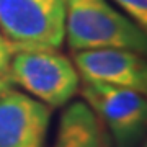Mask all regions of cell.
<instances>
[{
    "label": "cell",
    "mask_w": 147,
    "mask_h": 147,
    "mask_svg": "<svg viewBox=\"0 0 147 147\" xmlns=\"http://www.w3.org/2000/svg\"><path fill=\"white\" fill-rule=\"evenodd\" d=\"M65 38L75 51L129 49L147 56V31L108 0H64Z\"/></svg>",
    "instance_id": "6da1fadb"
},
{
    "label": "cell",
    "mask_w": 147,
    "mask_h": 147,
    "mask_svg": "<svg viewBox=\"0 0 147 147\" xmlns=\"http://www.w3.org/2000/svg\"><path fill=\"white\" fill-rule=\"evenodd\" d=\"M11 82L49 108L67 105L80 88L74 62L53 49H16Z\"/></svg>",
    "instance_id": "7a4b0ae2"
},
{
    "label": "cell",
    "mask_w": 147,
    "mask_h": 147,
    "mask_svg": "<svg viewBox=\"0 0 147 147\" xmlns=\"http://www.w3.org/2000/svg\"><path fill=\"white\" fill-rule=\"evenodd\" d=\"M0 30L15 49H61L64 0H0Z\"/></svg>",
    "instance_id": "3957f363"
},
{
    "label": "cell",
    "mask_w": 147,
    "mask_h": 147,
    "mask_svg": "<svg viewBox=\"0 0 147 147\" xmlns=\"http://www.w3.org/2000/svg\"><path fill=\"white\" fill-rule=\"evenodd\" d=\"M85 103L92 108L115 147H137L147 132V96L129 88L98 82H80Z\"/></svg>",
    "instance_id": "277c9868"
},
{
    "label": "cell",
    "mask_w": 147,
    "mask_h": 147,
    "mask_svg": "<svg viewBox=\"0 0 147 147\" xmlns=\"http://www.w3.org/2000/svg\"><path fill=\"white\" fill-rule=\"evenodd\" d=\"M51 108L13 87L0 92V147H46Z\"/></svg>",
    "instance_id": "5b68a950"
},
{
    "label": "cell",
    "mask_w": 147,
    "mask_h": 147,
    "mask_svg": "<svg viewBox=\"0 0 147 147\" xmlns=\"http://www.w3.org/2000/svg\"><path fill=\"white\" fill-rule=\"evenodd\" d=\"M74 65L82 80L129 88L147 96V57L129 49L75 51Z\"/></svg>",
    "instance_id": "8992f818"
},
{
    "label": "cell",
    "mask_w": 147,
    "mask_h": 147,
    "mask_svg": "<svg viewBox=\"0 0 147 147\" xmlns=\"http://www.w3.org/2000/svg\"><path fill=\"white\" fill-rule=\"evenodd\" d=\"M54 147H113L111 137L85 101H74L59 118Z\"/></svg>",
    "instance_id": "52a82bcc"
},
{
    "label": "cell",
    "mask_w": 147,
    "mask_h": 147,
    "mask_svg": "<svg viewBox=\"0 0 147 147\" xmlns=\"http://www.w3.org/2000/svg\"><path fill=\"white\" fill-rule=\"evenodd\" d=\"M15 46L0 33V92L13 87L11 82V59L15 54Z\"/></svg>",
    "instance_id": "ba28073f"
},
{
    "label": "cell",
    "mask_w": 147,
    "mask_h": 147,
    "mask_svg": "<svg viewBox=\"0 0 147 147\" xmlns=\"http://www.w3.org/2000/svg\"><path fill=\"white\" fill-rule=\"evenodd\" d=\"M136 21L137 25L147 31V0H113Z\"/></svg>",
    "instance_id": "9c48e42d"
},
{
    "label": "cell",
    "mask_w": 147,
    "mask_h": 147,
    "mask_svg": "<svg viewBox=\"0 0 147 147\" xmlns=\"http://www.w3.org/2000/svg\"><path fill=\"white\" fill-rule=\"evenodd\" d=\"M142 147H147V137H146V141H144V144H142Z\"/></svg>",
    "instance_id": "30bf717a"
}]
</instances>
